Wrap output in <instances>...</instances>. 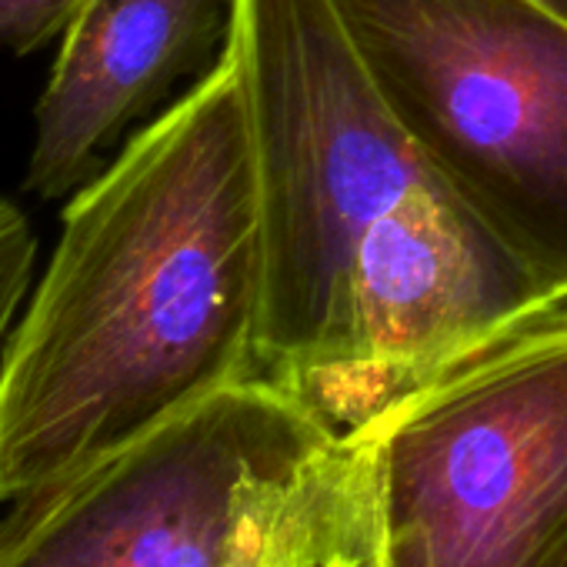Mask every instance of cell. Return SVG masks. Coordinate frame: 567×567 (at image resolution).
I'll use <instances>...</instances> for the list:
<instances>
[{"label": "cell", "instance_id": "9", "mask_svg": "<svg viewBox=\"0 0 567 567\" xmlns=\"http://www.w3.org/2000/svg\"><path fill=\"white\" fill-rule=\"evenodd\" d=\"M94 4V0H0V48L31 54L68 28Z\"/></svg>", "mask_w": 567, "mask_h": 567}, {"label": "cell", "instance_id": "4", "mask_svg": "<svg viewBox=\"0 0 567 567\" xmlns=\"http://www.w3.org/2000/svg\"><path fill=\"white\" fill-rule=\"evenodd\" d=\"M434 181L567 305V14L540 0H334Z\"/></svg>", "mask_w": 567, "mask_h": 567}, {"label": "cell", "instance_id": "3", "mask_svg": "<svg viewBox=\"0 0 567 567\" xmlns=\"http://www.w3.org/2000/svg\"><path fill=\"white\" fill-rule=\"evenodd\" d=\"M224 51L240 78L257 174V378L315 411L348 354L364 240L434 174L334 0H230Z\"/></svg>", "mask_w": 567, "mask_h": 567}, {"label": "cell", "instance_id": "6", "mask_svg": "<svg viewBox=\"0 0 567 567\" xmlns=\"http://www.w3.org/2000/svg\"><path fill=\"white\" fill-rule=\"evenodd\" d=\"M544 284L437 181L364 240L348 354L315 414L354 434L441 371L560 308Z\"/></svg>", "mask_w": 567, "mask_h": 567}, {"label": "cell", "instance_id": "8", "mask_svg": "<svg viewBox=\"0 0 567 567\" xmlns=\"http://www.w3.org/2000/svg\"><path fill=\"white\" fill-rule=\"evenodd\" d=\"M38 260V240L24 210L0 197V348H4Z\"/></svg>", "mask_w": 567, "mask_h": 567}, {"label": "cell", "instance_id": "10", "mask_svg": "<svg viewBox=\"0 0 567 567\" xmlns=\"http://www.w3.org/2000/svg\"><path fill=\"white\" fill-rule=\"evenodd\" d=\"M544 8H550V11H560V14H567V0H540Z\"/></svg>", "mask_w": 567, "mask_h": 567}, {"label": "cell", "instance_id": "7", "mask_svg": "<svg viewBox=\"0 0 567 567\" xmlns=\"http://www.w3.org/2000/svg\"><path fill=\"white\" fill-rule=\"evenodd\" d=\"M230 28V0H94L68 28L38 104L28 187L64 197Z\"/></svg>", "mask_w": 567, "mask_h": 567}, {"label": "cell", "instance_id": "2", "mask_svg": "<svg viewBox=\"0 0 567 567\" xmlns=\"http://www.w3.org/2000/svg\"><path fill=\"white\" fill-rule=\"evenodd\" d=\"M0 517V567H371L374 461L250 378Z\"/></svg>", "mask_w": 567, "mask_h": 567}, {"label": "cell", "instance_id": "11", "mask_svg": "<svg viewBox=\"0 0 567 567\" xmlns=\"http://www.w3.org/2000/svg\"><path fill=\"white\" fill-rule=\"evenodd\" d=\"M371 567H381V564H371Z\"/></svg>", "mask_w": 567, "mask_h": 567}, {"label": "cell", "instance_id": "1", "mask_svg": "<svg viewBox=\"0 0 567 567\" xmlns=\"http://www.w3.org/2000/svg\"><path fill=\"white\" fill-rule=\"evenodd\" d=\"M260 214L227 51L87 181L0 348V504L257 378Z\"/></svg>", "mask_w": 567, "mask_h": 567}, {"label": "cell", "instance_id": "5", "mask_svg": "<svg viewBox=\"0 0 567 567\" xmlns=\"http://www.w3.org/2000/svg\"><path fill=\"white\" fill-rule=\"evenodd\" d=\"M381 567H567V305L354 431Z\"/></svg>", "mask_w": 567, "mask_h": 567}]
</instances>
